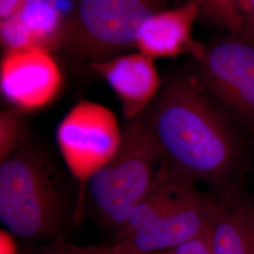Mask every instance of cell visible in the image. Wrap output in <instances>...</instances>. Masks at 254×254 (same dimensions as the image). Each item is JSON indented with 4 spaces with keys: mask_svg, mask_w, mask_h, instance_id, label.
Wrapping results in <instances>:
<instances>
[{
    "mask_svg": "<svg viewBox=\"0 0 254 254\" xmlns=\"http://www.w3.org/2000/svg\"><path fill=\"white\" fill-rule=\"evenodd\" d=\"M142 116L174 170L208 186L219 200L239 194L248 163L245 137L197 75L168 79Z\"/></svg>",
    "mask_w": 254,
    "mask_h": 254,
    "instance_id": "1",
    "label": "cell"
},
{
    "mask_svg": "<svg viewBox=\"0 0 254 254\" xmlns=\"http://www.w3.org/2000/svg\"><path fill=\"white\" fill-rule=\"evenodd\" d=\"M221 200L161 160L150 190L117 233L140 254L170 250L209 231Z\"/></svg>",
    "mask_w": 254,
    "mask_h": 254,
    "instance_id": "2",
    "label": "cell"
},
{
    "mask_svg": "<svg viewBox=\"0 0 254 254\" xmlns=\"http://www.w3.org/2000/svg\"><path fill=\"white\" fill-rule=\"evenodd\" d=\"M70 208L60 173L30 139L0 164V221L9 235L59 239Z\"/></svg>",
    "mask_w": 254,
    "mask_h": 254,
    "instance_id": "3",
    "label": "cell"
},
{
    "mask_svg": "<svg viewBox=\"0 0 254 254\" xmlns=\"http://www.w3.org/2000/svg\"><path fill=\"white\" fill-rule=\"evenodd\" d=\"M162 155L142 114L127 120L114 157L86 185L91 207L107 226L119 231L150 190Z\"/></svg>",
    "mask_w": 254,
    "mask_h": 254,
    "instance_id": "4",
    "label": "cell"
},
{
    "mask_svg": "<svg viewBox=\"0 0 254 254\" xmlns=\"http://www.w3.org/2000/svg\"><path fill=\"white\" fill-rule=\"evenodd\" d=\"M197 76L242 136L254 137V38L235 35L199 44Z\"/></svg>",
    "mask_w": 254,
    "mask_h": 254,
    "instance_id": "5",
    "label": "cell"
},
{
    "mask_svg": "<svg viewBox=\"0 0 254 254\" xmlns=\"http://www.w3.org/2000/svg\"><path fill=\"white\" fill-rule=\"evenodd\" d=\"M166 0H79L68 21L65 46L91 63L136 46L146 20L165 9Z\"/></svg>",
    "mask_w": 254,
    "mask_h": 254,
    "instance_id": "6",
    "label": "cell"
},
{
    "mask_svg": "<svg viewBox=\"0 0 254 254\" xmlns=\"http://www.w3.org/2000/svg\"><path fill=\"white\" fill-rule=\"evenodd\" d=\"M122 135L114 112L91 101L77 103L59 125V149L68 170L79 183L75 219L82 213L87 183L114 157L121 145Z\"/></svg>",
    "mask_w": 254,
    "mask_h": 254,
    "instance_id": "7",
    "label": "cell"
},
{
    "mask_svg": "<svg viewBox=\"0 0 254 254\" xmlns=\"http://www.w3.org/2000/svg\"><path fill=\"white\" fill-rule=\"evenodd\" d=\"M63 73L51 53L38 49L7 51L0 65L5 99L24 112L48 106L63 88Z\"/></svg>",
    "mask_w": 254,
    "mask_h": 254,
    "instance_id": "8",
    "label": "cell"
},
{
    "mask_svg": "<svg viewBox=\"0 0 254 254\" xmlns=\"http://www.w3.org/2000/svg\"><path fill=\"white\" fill-rule=\"evenodd\" d=\"M90 67L116 93L127 120L145 112L163 85L154 60L140 52L91 63Z\"/></svg>",
    "mask_w": 254,
    "mask_h": 254,
    "instance_id": "9",
    "label": "cell"
},
{
    "mask_svg": "<svg viewBox=\"0 0 254 254\" xmlns=\"http://www.w3.org/2000/svg\"><path fill=\"white\" fill-rule=\"evenodd\" d=\"M68 21L53 0L25 4L14 14L2 19L0 40L5 52L38 49L53 52L65 46Z\"/></svg>",
    "mask_w": 254,
    "mask_h": 254,
    "instance_id": "10",
    "label": "cell"
},
{
    "mask_svg": "<svg viewBox=\"0 0 254 254\" xmlns=\"http://www.w3.org/2000/svg\"><path fill=\"white\" fill-rule=\"evenodd\" d=\"M200 13V7L194 3L155 12L140 27L136 48L153 60L193 54L200 43L193 39L192 28Z\"/></svg>",
    "mask_w": 254,
    "mask_h": 254,
    "instance_id": "11",
    "label": "cell"
},
{
    "mask_svg": "<svg viewBox=\"0 0 254 254\" xmlns=\"http://www.w3.org/2000/svg\"><path fill=\"white\" fill-rule=\"evenodd\" d=\"M215 254H254V200L237 194L221 200L212 224Z\"/></svg>",
    "mask_w": 254,
    "mask_h": 254,
    "instance_id": "12",
    "label": "cell"
},
{
    "mask_svg": "<svg viewBox=\"0 0 254 254\" xmlns=\"http://www.w3.org/2000/svg\"><path fill=\"white\" fill-rule=\"evenodd\" d=\"M28 137L26 112L11 107L0 113V163L24 145Z\"/></svg>",
    "mask_w": 254,
    "mask_h": 254,
    "instance_id": "13",
    "label": "cell"
},
{
    "mask_svg": "<svg viewBox=\"0 0 254 254\" xmlns=\"http://www.w3.org/2000/svg\"><path fill=\"white\" fill-rule=\"evenodd\" d=\"M184 4L194 3L210 21L225 27L231 34L245 35L246 22L236 7L227 0H182Z\"/></svg>",
    "mask_w": 254,
    "mask_h": 254,
    "instance_id": "14",
    "label": "cell"
},
{
    "mask_svg": "<svg viewBox=\"0 0 254 254\" xmlns=\"http://www.w3.org/2000/svg\"><path fill=\"white\" fill-rule=\"evenodd\" d=\"M26 254H140L126 243L112 246H78L68 244L61 238L49 245L37 248Z\"/></svg>",
    "mask_w": 254,
    "mask_h": 254,
    "instance_id": "15",
    "label": "cell"
},
{
    "mask_svg": "<svg viewBox=\"0 0 254 254\" xmlns=\"http://www.w3.org/2000/svg\"><path fill=\"white\" fill-rule=\"evenodd\" d=\"M212 228V227H211ZM151 254H215L211 229L206 233L192 238L170 250Z\"/></svg>",
    "mask_w": 254,
    "mask_h": 254,
    "instance_id": "16",
    "label": "cell"
},
{
    "mask_svg": "<svg viewBox=\"0 0 254 254\" xmlns=\"http://www.w3.org/2000/svg\"><path fill=\"white\" fill-rule=\"evenodd\" d=\"M42 1V0H0V17L8 18L21 9L25 4L29 2Z\"/></svg>",
    "mask_w": 254,
    "mask_h": 254,
    "instance_id": "17",
    "label": "cell"
},
{
    "mask_svg": "<svg viewBox=\"0 0 254 254\" xmlns=\"http://www.w3.org/2000/svg\"><path fill=\"white\" fill-rule=\"evenodd\" d=\"M231 4H233L236 9L240 12L243 16L246 22V31H247V25L251 18V5L250 0H227Z\"/></svg>",
    "mask_w": 254,
    "mask_h": 254,
    "instance_id": "18",
    "label": "cell"
},
{
    "mask_svg": "<svg viewBox=\"0 0 254 254\" xmlns=\"http://www.w3.org/2000/svg\"><path fill=\"white\" fill-rule=\"evenodd\" d=\"M251 5V18L247 25L246 35L254 38V0H250Z\"/></svg>",
    "mask_w": 254,
    "mask_h": 254,
    "instance_id": "19",
    "label": "cell"
}]
</instances>
